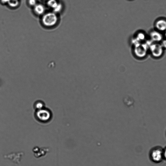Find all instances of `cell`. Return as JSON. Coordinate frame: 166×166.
<instances>
[{"instance_id": "cell-10", "label": "cell", "mask_w": 166, "mask_h": 166, "mask_svg": "<svg viewBox=\"0 0 166 166\" xmlns=\"http://www.w3.org/2000/svg\"><path fill=\"white\" fill-rule=\"evenodd\" d=\"M8 3L10 7L15 8L19 5V2L18 0H9Z\"/></svg>"}, {"instance_id": "cell-3", "label": "cell", "mask_w": 166, "mask_h": 166, "mask_svg": "<svg viewBox=\"0 0 166 166\" xmlns=\"http://www.w3.org/2000/svg\"><path fill=\"white\" fill-rule=\"evenodd\" d=\"M149 48L146 43H139L134 46V53L139 58H143L146 56Z\"/></svg>"}, {"instance_id": "cell-2", "label": "cell", "mask_w": 166, "mask_h": 166, "mask_svg": "<svg viewBox=\"0 0 166 166\" xmlns=\"http://www.w3.org/2000/svg\"><path fill=\"white\" fill-rule=\"evenodd\" d=\"M58 21V18L56 13L49 12L44 14L42 18V22L45 26L51 27L55 26Z\"/></svg>"}, {"instance_id": "cell-13", "label": "cell", "mask_w": 166, "mask_h": 166, "mask_svg": "<svg viewBox=\"0 0 166 166\" xmlns=\"http://www.w3.org/2000/svg\"><path fill=\"white\" fill-rule=\"evenodd\" d=\"M35 109L38 110L43 109L44 104L43 102L41 101H38L36 102L35 105Z\"/></svg>"}, {"instance_id": "cell-6", "label": "cell", "mask_w": 166, "mask_h": 166, "mask_svg": "<svg viewBox=\"0 0 166 166\" xmlns=\"http://www.w3.org/2000/svg\"><path fill=\"white\" fill-rule=\"evenodd\" d=\"M150 37L151 40L155 43H158L161 42L163 39V36L162 34L157 31H152L150 33Z\"/></svg>"}, {"instance_id": "cell-9", "label": "cell", "mask_w": 166, "mask_h": 166, "mask_svg": "<svg viewBox=\"0 0 166 166\" xmlns=\"http://www.w3.org/2000/svg\"><path fill=\"white\" fill-rule=\"evenodd\" d=\"M58 3L56 0H49L47 2V5L49 7L54 9Z\"/></svg>"}, {"instance_id": "cell-14", "label": "cell", "mask_w": 166, "mask_h": 166, "mask_svg": "<svg viewBox=\"0 0 166 166\" xmlns=\"http://www.w3.org/2000/svg\"><path fill=\"white\" fill-rule=\"evenodd\" d=\"M29 3L30 6L35 7L36 5V0H29Z\"/></svg>"}, {"instance_id": "cell-18", "label": "cell", "mask_w": 166, "mask_h": 166, "mask_svg": "<svg viewBox=\"0 0 166 166\" xmlns=\"http://www.w3.org/2000/svg\"><path fill=\"white\" fill-rule=\"evenodd\" d=\"M165 38H166V31H165Z\"/></svg>"}, {"instance_id": "cell-15", "label": "cell", "mask_w": 166, "mask_h": 166, "mask_svg": "<svg viewBox=\"0 0 166 166\" xmlns=\"http://www.w3.org/2000/svg\"><path fill=\"white\" fill-rule=\"evenodd\" d=\"M160 44L161 45L163 49H166V39L163 40Z\"/></svg>"}, {"instance_id": "cell-12", "label": "cell", "mask_w": 166, "mask_h": 166, "mask_svg": "<svg viewBox=\"0 0 166 166\" xmlns=\"http://www.w3.org/2000/svg\"><path fill=\"white\" fill-rule=\"evenodd\" d=\"M63 7L62 4L60 3H59L57 6L53 9L54 12L57 14L61 12L63 9Z\"/></svg>"}, {"instance_id": "cell-17", "label": "cell", "mask_w": 166, "mask_h": 166, "mask_svg": "<svg viewBox=\"0 0 166 166\" xmlns=\"http://www.w3.org/2000/svg\"><path fill=\"white\" fill-rule=\"evenodd\" d=\"M9 0H2V2L3 3L6 4L8 3V2Z\"/></svg>"}, {"instance_id": "cell-11", "label": "cell", "mask_w": 166, "mask_h": 166, "mask_svg": "<svg viewBox=\"0 0 166 166\" xmlns=\"http://www.w3.org/2000/svg\"><path fill=\"white\" fill-rule=\"evenodd\" d=\"M146 38L145 35L144 33L141 32L138 34L136 39L138 41L141 42L145 40Z\"/></svg>"}, {"instance_id": "cell-16", "label": "cell", "mask_w": 166, "mask_h": 166, "mask_svg": "<svg viewBox=\"0 0 166 166\" xmlns=\"http://www.w3.org/2000/svg\"><path fill=\"white\" fill-rule=\"evenodd\" d=\"M164 160L166 161V147L164 149Z\"/></svg>"}, {"instance_id": "cell-4", "label": "cell", "mask_w": 166, "mask_h": 166, "mask_svg": "<svg viewBox=\"0 0 166 166\" xmlns=\"http://www.w3.org/2000/svg\"><path fill=\"white\" fill-rule=\"evenodd\" d=\"M149 49L152 56L156 58L161 57L164 52V49L161 45L157 43H153L149 47Z\"/></svg>"}, {"instance_id": "cell-8", "label": "cell", "mask_w": 166, "mask_h": 166, "mask_svg": "<svg viewBox=\"0 0 166 166\" xmlns=\"http://www.w3.org/2000/svg\"><path fill=\"white\" fill-rule=\"evenodd\" d=\"M34 10L37 14L41 15L44 14L45 11V8L43 5L38 4H36L34 7Z\"/></svg>"}, {"instance_id": "cell-1", "label": "cell", "mask_w": 166, "mask_h": 166, "mask_svg": "<svg viewBox=\"0 0 166 166\" xmlns=\"http://www.w3.org/2000/svg\"><path fill=\"white\" fill-rule=\"evenodd\" d=\"M149 156L152 162L155 163L161 162L164 160V149L160 146L154 147L150 151Z\"/></svg>"}, {"instance_id": "cell-5", "label": "cell", "mask_w": 166, "mask_h": 166, "mask_svg": "<svg viewBox=\"0 0 166 166\" xmlns=\"http://www.w3.org/2000/svg\"><path fill=\"white\" fill-rule=\"evenodd\" d=\"M36 115L38 119L41 122H46L51 118V113L48 110L43 109L38 110Z\"/></svg>"}, {"instance_id": "cell-7", "label": "cell", "mask_w": 166, "mask_h": 166, "mask_svg": "<svg viewBox=\"0 0 166 166\" xmlns=\"http://www.w3.org/2000/svg\"><path fill=\"white\" fill-rule=\"evenodd\" d=\"M155 26L157 29L159 31H166V20L163 19L158 20L155 23Z\"/></svg>"}]
</instances>
